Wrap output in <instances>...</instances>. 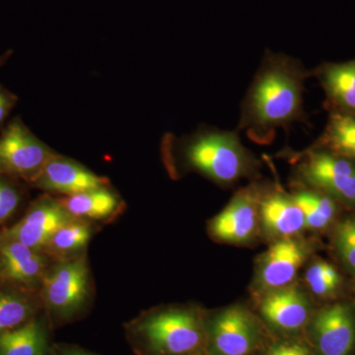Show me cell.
Here are the masks:
<instances>
[{
    "label": "cell",
    "mask_w": 355,
    "mask_h": 355,
    "mask_svg": "<svg viewBox=\"0 0 355 355\" xmlns=\"http://www.w3.org/2000/svg\"><path fill=\"white\" fill-rule=\"evenodd\" d=\"M309 73L297 58L266 51L242 102L238 132L268 144L279 128L304 118L303 92Z\"/></svg>",
    "instance_id": "obj_1"
},
{
    "label": "cell",
    "mask_w": 355,
    "mask_h": 355,
    "mask_svg": "<svg viewBox=\"0 0 355 355\" xmlns=\"http://www.w3.org/2000/svg\"><path fill=\"white\" fill-rule=\"evenodd\" d=\"M163 151L173 168L198 173L219 186H231L252 176L259 166L243 146L238 130L202 127L181 137L167 135Z\"/></svg>",
    "instance_id": "obj_2"
},
{
    "label": "cell",
    "mask_w": 355,
    "mask_h": 355,
    "mask_svg": "<svg viewBox=\"0 0 355 355\" xmlns=\"http://www.w3.org/2000/svg\"><path fill=\"white\" fill-rule=\"evenodd\" d=\"M135 333L151 355H189L202 347L205 326L197 311L167 308L141 318Z\"/></svg>",
    "instance_id": "obj_3"
},
{
    "label": "cell",
    "mask_w": 355,
    "mask_h": 355,
    "mask_svg": "<svg viewBox=\"0 0 355 355\" xmlns=\"http://www.w3.org/2000/svg\"><path fill=\"white\" fill-rule=\"evenodd\" d=\"M299 183L345 205L355 207V161L323 148L309 149L297 157Z\"/></svg>",
    "instance_id": "obj_4"
},
{
    "label": "cell",
    "mask_w": 355,
    "mask_h": 355,
    "mask_svg": "<svg viewBox=\"0 0 355 355\" xmlns=\"http://www.w3.org/2000/svg\"><path fill=\"white\" fill-rule=\"evenodd\" d=\"M55 154L20 119H14L0 135V176L33 184Z\"/></svg>",
    "instance_id": "obj_5"
},
{
    "label": "cell",
    "mask_w": 355,
    "mask_h": 355,
    "mask_svg": "<svg viewBox=\"0 0 355 355\" xmlns=\"http://www.w3.org/2000/svg\"><path fill=\"white\" fill-rule=\"evenodd\" d=\"M46 308L58 317H69L83 307L90 293V272L85 257L60 261L46 270L41 282Z\"/></svg>",
    "instance_id": "obj_6"
},
{
    "label": "cell",
    "mask_w": 355,
    "mask_h": 355,
    "mask_svg": "<svg viewBox=\"0 0 355 355\" xmlns=\"http://www.w3.org/2000/svg\"><path fill=\"white\" fill-rule=\"evenodd\" d=\"M309 254L307 243L298 237L275 240L257 263L254 293L261 296L293 284Z\"/></svg>",
    "instance_id": "obj_7"
},
{
    "label": "cell",
    "mask_w": 355,
    "mask_h": 355,
    "mask_svg": "<svg viewBox=\"0 0 355 355\" xmlns=\"http://www.w3.org/2000/svg\"><path fill=\"white\" fill-rule=\"evenodd\" d=\"M261 193L263 191L254 184L238 191L227 207L210 221L212 238L234 245L253 241L260 227L259 203Z\"/></svg>",
    "instance_id": "obj_8"
},
{
    "label": "cell",
    "mask_w": 355,
    "mask_h": 355,
    "mask_svg": "<svg viewBox=\"0 0 355 355\" xmlns=\"http://www.w3.org/2000/svg\"><path fill=\"white\" fill-rule=\"evenodd\" d=\"M209 335L214 354L249 355L258 343V323L243 306H229L210 320Z\"/></svg>",
    "instance_id": "obj_9"
},
{
    "label": "cell",
    "mask_w": 355,
    "mask_h": 355,
    "mask_svg": "<svg viewBox=\"0 0 355 355\" xmlns=\"http://www.w3.org/2000/svg\"><path fill=\"white\" fill-rule=\"evenodd\" d=\"M73 219L76 217L64 209L58 198L44 196L32 203L17 223L0 234L44 253L53 234Z\"/></svg>",
    "instance_id": "obj_10"
},
{
    "label": "cell",
    "mask_w": 355,
    "mask_h": 355,
    "mask_svg": "<svg viewBox=\"0 0 355 355\" xmlns=\"http://www.w3.org/2000/svg\"><path fill=\"white\" fill-rule=\"evenodd\" d=\"M48 258L16 240L0 234V284L28 291L41 284Z\"/></svg>",
    "instance_id": "obj_11"
},
{
    "label": "cell",
    "mask_w": 355,
    "mask_h": 355,
    "mask_svg": "<svg viewBox=\"0 0 355 355\" xmlns=\"http://www.w3.org/2000/svg\"><path fill=\"white\" fill-rule=\"evenodd\" d=\"M311 334L320 355H350L355 345V315L349 304L327 306L311 320Z\"/></svg>",
    "instance_id": "obj_12"
},
{
    "label": "cell",
    "mask_w": 355,
    "mask_h": 355,
    "mask_svg": "<svg viewBox=\"0 0 355 355\" xmlns=\"http://www.w3.org/2000/svg\"><path fill=\"white\" fill-rule=\"evenodd\" d=\"M259 310L272 328L294 333L302 330L310 321L312 304L302 288L291 284L261 295Z\"/></svg>",
    "instance_id": "obj_13"
},
{
    "label": "cell",
    "mask_w": 355,
    "mask_h": 355,
    "mask_svg": "<svg viewBox=\"0 0 355 355\" xmlns=\"http://www.w3.org/2000/svg\"><path fill=\"white\" fill-rule=\"evenodd\" d=\"M33 186L46 193L67 197L109 186V180L98 176L72 159L55 153Z\"/></svg>",
    "instance_id": "obj_14"
},
{
    "label": "cell",
    "mask_w": 355,
    "mask_h": 355,
    "mask_svg": "<svg viewBox=\"0 0 355 355\" xmlns=\"http://www.w3.org/2000/svg\"><path fill=\"white\" fill-rule=\"evenodd\" d=\"M260 227L268 238H294L305 229L304 216L291 195L280 191H265L259 203Z\"/></svg>",
    "instance_id": "obj_15"
},
{
    "label": "cell",
    "mask_w": 355,
    "mask_h": 355,
    "mask_svg": "<svg viewBox=\"0 0 355 355\" xmlns=\"http://www.w3.org/2000/svg\"><path fill=\"white\" fill-rule=\"evenodd\" d=\"M317 77L336 112L355 116V60L323 65Z\"/></svg>",
    "instance_id": "obj_16"
},
{
    "label": "cell",
    "mask_w": 355,
    "mask_h": 355,
    "mask_svg": "<svg viewBox=\"0 0 355 355\" xmlns=\"http://www.w3.org/2000/svg\"><path fill=\"white\" fill-rule=\"evenodd\" d=\"M58 200L72 216L83 220L108 218L118 212L121 205L120 198L109 186Z\"/></svg>",
    "instance_id": "obj_17"
},
{
    "label": "cell",
    "mask_w": 355,
    "mask_h": 355,
    "mask_svg": "<svg viewBox=\"0 0 355 355\" xmlns=\"http://www.w3.org/2000/svg\"><path fill=\"white\" fill-rule=\"evenodd\" d=\"M46 331L38 320L0 334V355H46Z\"/></svg>",
    "instance_id": "obj_18"
},
{
    "label": "cell",
    "mask_w": 355,
    "mask_h": 355,
    "mask_svg": "<svg viewBox=\"0 0 355 355\" xmlns=\"http://www.w3.org/2000/svg\"><path fill=\"white\" fill-rule=\"evenodd\" d=\"M291 196L302 210L305 229L322 230L335 219L338 211L336 200L326 193L301 186Z\"/></svg>",
    "instance_id": "obj_19"
},
{
    "label": "cell",
    "mask_w": 355,
    "mask_h": 355,
    "mask_svg": "<svg viewBox=\"0 0 355 355\" xmlns=\"http://www.w3.org/2000/svg\"><path fill=\"white\" fill-rule=\"evenodd\" d=\"M92 236V227L83 219L76 218L58 229L51 237L44 253L60 259L73 258L87 246Z\"/></svg>",
    "instance_id": "obj_20"
},
{
    "label": "cell",
    "mask_w": 355,
    "mask_h": 355,
    "mask_svg": "<svg viewBox=\"0 0 355 355\" xmlns=\"http://www.w3.org/2000/svg\"><path fill=\"white\" fill-rule=\"evenodd\" d=\"M35 312V306L24 291L13 287L0 288V334L19 328Z\"/></svg>",
    "instance_id": "obj_21"
},
{
    "label": "cell",
    "mask_w": 355,
    "mask_h": 355,
    "mask_svg": "<svg viewBox=\"0 0 355 355\" xmlns=\"http://www.w3.org/2000/svg\"><path fill=\"white\" fill-rule=\"evenodd\" d=\"M327 150L355 161V116L334 112L322 139Z\"/></svg>",
    "instance_id": "obj_22"
},
{
    "label": "cell",
    "mask_w": 355,
    "mask_h": 355,
    "mask_svg": "<svg viewBox=\"0 0 355 355\" xmlns=\"http://www.w3.org/2000/svg\"><path fill=\"white\" fill-rule=\"evenodd\" d=\"M305 280L310 291L321 298L335 295L342 284V279L336 268L322 261L311 263L306 270Z\"/></svg>",
    "instance_id": "obj_23"
},
{
    "label": "cell",
    "mask_w": 355,
    "mask_h": 355,
    "mask_svg": "<svg viewBox=\"0 0 355 355\" xmlns=\"http://www.w3.org/2000/svg\"><path fill=\"white\" fill-rule=\"evenodd\" d=\"M335 247L343 266L355 279V217H349L338 224Z\"/></svg>",
    "instance_id": "obj_24"
},
{
    "label": "cell",
    "mask_w": 355,
    "mask_h": 355,
    "mask_svg": "<svg viewBox=\"0 0 355 355\" xmlns=\"http://www.w3.org/2000/svg\"><path fill=\"white\" fill-rule=\"evenodd\" d=\"M20 191L7 177L0 176V225L8 220L19 207Z\"/></svg>",
    "instance_id": "obj_25"
},
{
    "label": "cell",
    "mask_w": 355,
    "mask_h": 355,
    "mask_svg": "<svg viewBox=\"0 0 355 355\" xmlns=\"http://www.w3.org/2000/svg\"><path fill=\"white\" fill-rule=\"evenodd\" d=\"M266 355H312L304 345L296 343H280L272 345Z\"/></svg>",
    "instance_id": "obj_26"
},
{
    "label": "cell",
    "mask_w": 355,
    "mask_h": 355,
    "mask_svg": "<svg viewBox=\"0 0 355 355\" xmlns=\"http://www.w3.org/2000/svg\"><path fill=\"white\" fill-rule=\"evenodd\" d=\"M17 98L6 89L0 87V127L3 125L11 110L15 106Z\"/></svg>",
    "instance_id": "obj_27"
},
{
    "label": "cell",
    "mask_w": 355,
    "mask_h": 355,
    "mask_svg": "<svg viewBox=\"0 0 355 355\" xmlns=\"http://www.w3.org/2000/svg\"><path fill=\"white\" fill-rule=\"evenodd\" d=\"M60 355H89L85 352H79V350H67Z\"/></svg>",
    "instance_id": "obj_28"
},
{
    "label": "cell",
    "mask_w": 355,
    "mask_h": 355,
    "mask_svg": "<svg viewBox=\"0 0 355 355\" xmlns=\"http://www.w3.org/2000/svg\"><path fill=\"white\" fill-rule=\"evenodd\" d=\"M6 55L4 57L0 58V64H3L4 62H6Z\"/></svg>",
    "instance_id": "obj_29"
}]
</instances>
